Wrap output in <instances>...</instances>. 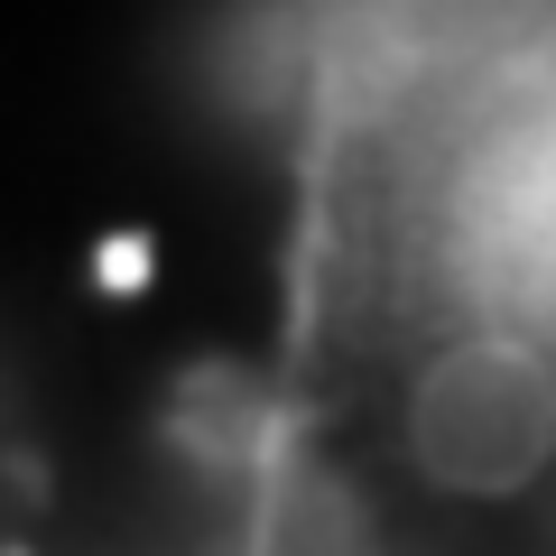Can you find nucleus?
<instances>
[{
	"instance_id": "nucleus-1",
	"label": "nucleus",
	"mask_w": 556,
	"mask_h": 556,
	"mask_svg": "<svg viewBox=\"0 0 556 556\" xmlns=\"http://www.w3.org/2000/svg\"><path fill=\"white\" fill-rule=\"evenodd\" d=\"M399 455L464 510H510L556 473V343L437 316L399 371Z\"/></svg>"
}]
</instances>
